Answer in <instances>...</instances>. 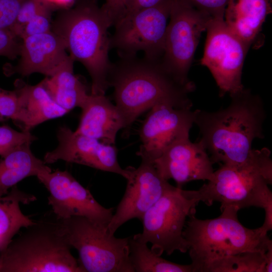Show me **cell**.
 Segmentation results:
<instances>
[{"label":"cell","instance_id":"cb8c5ba5","mask_svg":"<svg viewBox=\"0 0 272 272\" xmlns=\"http://www.w3.org/2000/svg\"><path fill=\"white\" fill-rule=\"evenodd\" d=\"M129 259L134 272H193L191 264L176 263L164 259L149 248L147 243L129 237Z\"/></svg>","mask_w":272,"mask_h":272},{"label":"cell","instance_id":"44dd1931","mask_svg":"<svg viewBox=\"0 0 272 272\" xmlns=\"http://www.w3.org/2000/svg\"><path fill=\"white\" fill-rule=\"evenodd\" d=\"M31 142L24 143L2 157L0 160V195L8 193L24 179L37 176L51 170L43 160L36 157L31 150Z\"/></svg>","mask_w":272,"mask_h":272},{"label":"cell","instance_id":"f546056e","mask_svg":"<svg viewBox=\"0 0 272 272\" xmlns=\"http://www.w3.org/2000/svg\"><path fill=\"white\" fill-rule=\"evenodd\" d=\"M197 10L212 19H224L226 8L230 0H185Z\"/></svg>","mask_w":272,"mask_h":272},{"label":"cell","instance_id":"603a6c76","mask_svg":"<svg viewBox=\"0 0 272 272\" xmlns=\"http://www.w3.org/2000/svg\"><path fill=\"white\" fill-rule=\"evenodd\" d=\"M36 197L14 186L11 191L0 195V251L4 249L20 230L35 221L23 213L20 205L29 204Z\"/></svg>","mask_w":272,"mask_h":272},{"label":"cell","instance_id":"9c48e42d","mask_svg":"<svg viewBox=\"0 0 272 272\" xmlns=\"http://www.w3.org/2000/svg\"><path fill=\"white\" fill-rule=\"evenodd\" d=\"M174 0H162L146 8L124 14L113 25L110 48L121 57L135 56L160 59L164 47L168 21Z\"/></svg>","mask_w":272,"mask_h":272},{"label":"cell","instance_id":"4dcf8cb0","mask_svg":"<svg viewBox=\"0 0 272 272\" xmlns=\"http://www.w3.org/2000/svg\"><path fill=\"white\" fill-rule=\"evenodd\" d=\"M24 1L0 0V29L11 31Z\"/></svg>","mask_w":272,"mask_h":272},{"label":"cell","instance_id":"7a4b0ae2","mask_svg":"<svg viewBox=\"0 0 272 272\" xmlns=\"http://www.w3.org/2000/svg\"><path fill=\"white\" fill-rule=\"evenodd\" d=\"M114 89L115 105L122 115L126 128L142 113L159 104L176 108H191L188 94L193 84L178 81L163 65L160 59L135 56L121 57L112 64L108 76Z\"/></svg>","mask_w":272,"mask_h":272},{"label":"cell","instance_id":"ba28073f","mask_svg":"<svg viewBox=\"0 0 272 272\" xmlns=\"http://www.w3.org/2000/svg\"><path fill=\"white\" fill-rule=\"evenodd\" d=\"M199 202L186 196L182 188L172 185L144 214L143 232L133 237L150 243L151 249L160 256L164 252L168 255L176 250L186 252L188 246L183 231L186 219L195 213Z\"/></svg>","mask_w":272,"mask_h":272},{"label":"cell","instance_id":"1f68e13d","mask_svg":"<svg viewBox=\"0 0 272 272\" xmlns=\"http://www.w3.org/2000/svg\"><path fill=\"white\" fill-rule=\"evenodd\" d=\"M126 0H105L102 8L106 13L112 26L123 15Z\"/></svg>","mask_w":272,"mask_h":272},{"label":"cell","instance_id":"f1b7e54d","mask_svg":"<svg viewBox=\"0 0 272 272\" xmlns=\"http://www.w3.org/2000/svg\"><path fill=\"white\" fill-rule=\"evenodd\" d=\"M20 38L9 30L0 29V56L14 60L19 56Z\"/></svg>","mask_w":272,"mask_h":272},{"label":"cell","instance_id":"30bf717a","mask_svg":"<svg viewBox=\"0 0 272 272\" xmlns=\"http://www.w3.org/2000/svg\"><path fill=\"white\" fill-rule=\"evenodd\" d=\"M212 18L185 0H174L167 26L164 67L184 84H192L187 75L201 33Z\"/></svg>","mask_w":272,"mask_h":272},{"label":"cell","instance_id":"3957f363","mask_svg":"<svg viewBox=\"0 0 272 272\" xmlns=\"http://www.w3.org/2000/svg\"><path fill=\"white\" fill-rule=\"evenodd\" d=\"M112 26L106 13L94 4H83L62 13L52 30L62 39L74 61L82 63L92 81L91 94L105 95L110 87L108 76L112 66L109 58Z\"/></svg>","mask_w":272,"mask_h":272},{"label":"cell","instance_id":"8992f818","mask_svg":"<svg viewBox=\"0 0 272 272\" xmlns=\"http://www.w3.org/2000/svg\"><path fill=\"white\" fill-rule=\"evenodd\" d=\"M71 248L55 216L34 222L0 251V272H85Z\"/></svg>","mask_w":272,"mask_h":272},{"label":"cell","instance_id":"ffe728a7","mask_svg":"<svg viewBox=\"0 0 272 272\" xmlns=\"http://www.w3.org/2000/svg\"><path fill=\"white\" fill-rule=\"evenodd\" d=\"M271 13L269 0H230L224 20L231 31L249 48Z\"/></svg>","mask_w":272,"mask_h":272},{"label":"cell","instance_id":"d6a6232c","mask_svg":"<svg viewBox=\"0 0 272 272\" xmlns=\"http://www.w3.org/2000/svg\"><path fill=\"white\" fill-rule=\"evenodd\" d=\"M162 0H126L125 11L123 15L126 13L134 12L142 9L153 6L158 4Z\"/></svg>","mask_w":272,"mask_h":272},{"label":"cell","instance_id":"2e32d148","mask_svg":"<svg viewBox=\"0 0 272 272\" xmlns=\"http://www.w3.org/2000/svg\"><path fill=\"white\" fill-rule=\"evenodd\" d=\"M154 164L163 179H173L179 188L193 180H210L214 172L204 146L199 142H191L189 139L171 145Z\"/></svg>","mask_w":272,"mask_h":272},{"label":"cell","instance_id":"e0dca14e","mask_svg":"<svg viewBox=\"0 0 272 272\" xmlns=\"http://www.w3.org/2000/svg\"><path fill=\"white\" fill-rule=\"evenodd\" d=\"M19 56L17 65L5 67L6 75L39 73L50 77L70 58L62 39L52 30L22 39Z\"/></svg>","mask_w":272,"mask_h":272},{"label":"cell","instance_id":"5b68a950","mask_svg":"<svg viewBox=\"0 0 272 272\" xmlns=\"http://www.w3.org/2000/svg\"><path fill=\"white\" fill-rule=\"evenodd\" d=\"M271 152L267 148L253 150L245 163L237 165H222L214 172L212 178L198 190H183L189 198L212 206L221 203L226 207L241 209L256 207L264 210L272 205V193L268 185L272 183Z\"/></svg>","mask_w":272,"mask_h":272},{"label":"cell","instance_id":"4fadbf2b","mask_svg":"<svg viewBox=\"0 0 272 272\" xmlns=\"http://www.w3.org/2000/svg\"><path fill=\"white\" fill-rule=\"evenodd\" d=\"M191 108L159 104L150 109L140 131L142 160L154 163L171 145L189 139L196 114Z\"/></svg>","mask_w":272,"mask_h":272},{"label":"cell","instance_id":"52a82bcc","mask_svg":"<svg viewBox=\"0 0 272 272\" xmlns=\"http://www.w3.org/2000/svg\"><path fill=\"white\" fill-rule=\"evenodd\" d=\"M59 221L66 240L77 250L85 272H134L129 256V237L116 238L109 233L107 227L84 217Z\"/></svg>","mask_w":272,"mask_h":272},{"label":"cell","instance_id":"d4e9b609","mask_svg":"<svg viewBox=\"0 0 272 272\" xmlns=\"http://www.w3.org/2000/svg\"><path fill=\"white\" fill-rule=\"evenodd\" d=\"M249 250L215 260L205 272H265L264 253Z\"/></svg>","mask_w":272,"mask_h":272},{"label":"cell","instance_id":"484cf974","mask_svg":"<svg viewBox=\"0 0 272 272\" xmlns=\"http://www.w3.org/2000/svg\"><path fill=\"white\" fill-rule=\"evenodd\" d=\"M37 139L30 131H19L8 125L0 126V156L3 157L17 147Z\"/></svg>","mask_w":272,"mask_h":272},{"label":"cell","instance_id":"83f0119b","mask_svg":"<svg viewBox=\"0 0 272 272\" xmlns=\"http://www.w3.org/2000/svg\"><path fill=\"white\" fill-rule=\"evenodd\" d=\"M52 9L46 8L32 18L24 26L20 35L22 39L25 37L45 33L52 30L51 14Z\"/></svg>","mask_w":272,"mask_h":272},{"label":"cell","instance_id":"ac0fdd59","mask_svg":"<svg viewBox=\"0 0 272 272\" xmlns=\"http://www.w3.org/2000/svg\"><path fill=\"white\" fill-rule=\"evenodd\" d=\"M82 114L76 133L115 144L118 131L126 128L118 109L105 95L89 94L81 108Z\"/></svg>","mask_w":272,"mask_h":272},{"label":"cell","instance_id":"e575fe53","mask_svg":"<svg viewBox=\"0 0 272 272\" xmlns=\"http://www.w3.org/2000/svg\"><path fill=\"white\" fill-rule=\"evenodd\" d=\"M265 272L272 271V245L270 246L264 253Z\"/></svg>","mask_w":272,"mask_h":272},{"label":"cell","instance_id":"8fae6325","mask_svg":"<svg viewBox=\"0 0 272 272\" xmlns=\"http://www.w3.org/2000/svg\"><path fill=\"white\" fill-rule=\"evenodd\" d=\"M201 64L211 72L220 96L232 95L244 89L242 72L249 48L227 26L224 19H211Z\"/></svg>","mask_w":272,"mask_h":272},{"label":"cell","instance_id":"9a60e30c","mask_svg":"<svg viewBox=\"0 0 272 272\" xmlns=\"http://www.w3.org/2000/svg\"><path fill=\"white\" fill-rule=\"evenodd\" d=\"M56 136L57 146L44 156L46 164L61 160L116 173L126 179L128 178L129 168L123 169L120 166L117 150L113 145L76 133L65 125L59 127Z\"/></svg>","mask_w":272,"mask_h":272},{"label":"cell","instance_id":"836d02e7","mask_svg":"<svg viewBox=\"0 0 272 272\" xmlns=\"http://www.w3.org/2000/svg\"><path fill=\"white\" fill-rule=\"evenodd\" d=\"M53 10L55 8H66L71 5L74 0H44Z\"/></svg>","mask_w":272,"mask_h":272},{"label":"cell","instance_id":"5bb4252c","mask_svg":"<svg viewBox=\"0 0 272 272\" xmlns=\"http://www.w3.org/2000/svg\"><path fill=\"white\" fill-rule=\"evenodd\" d=\"M128 168L125 191L107 227L111 235L131 219L141 220L146 212L172 186L160 176L153 162L142 160L138 168Z\"/></svg>","mask_w":272,"mask_h":272},{"label":"cell","instance_id":"d6986e66","mask_svg":"<svg viewBox=\"0 0 272 272\" xmlns=\"http://www.w3.org/2000/svg\"><path fill=\"white\" fill-rule=\"evenodd\" d=\"M15 86L18 96L17 122L22 125L23 131H30L46 121L69 112L52 99L42 81L36 85H30L18 81Z\"/></svg>","mask_w":272,"mask_h":272},{"label":"cell","instance_id":"277c9868","mask_svg":"<svg viewBox=\"0 0 272 272\" xmlns=\"http://www.w3.org/2000/svg\"><path fill=\"white\" fill-rule=\"evenodd\" d=\"M239 210L223 209L215 219L201 220L191 214L183 231L186 240L193 272H205L212 261L249 250L266 252L272 245L267 234L259 228L244 227L238 219Z\"/></svg>","mask_w":272,"mask_h":272},{"label":"cell","instance_id":"7402d4cb","mask_svg":"<svg viewBox=\"0 0 272 272\" xmlns=\"http://www.w3.org/2000/svg\"><path fill=\"white\" fill-rule=\"evenodd\" d=\"M70 58L50 77L42 82L52 99L70 112L81 108L89 94L85 85L74 73V62Z\"/></svg>","mask_w":272,"mask_h":272},{"label":"cell","instance_id":"6da1fadb","mask_svg":"<svg viewBox=\"0 0 272 272\" xmlns=\"http://www.w3.org/2000/svg\"><path fill=\"white\" fill-rule=\"evenodd\" d=\"M230 97L225 108L215 112L196 109L194 123L199 129V142L213 164L245 163L252 154L254 140L264 137L266 113L261 98L244 89Z\"/></svg>","mask_w":272,"mask_h":272},{"label":"cell","instance_id":"4316f807","mask_svg":"<svg viewBox=\"0 0 272 272\" xmlns=\"http://www.w3.org/2000/svg\"><path fill=\"white\" fill-rule=\"evenodd\" d=\"M48 7L50 8L44 0H24L19 8L11 31L19 38L26 24L39 12Z\"/></svg>","mask_w":272,"mask_h":272},{"label":"cell","instance_id":"7c38bea8","mask_svg":"<svg viewBox=\"0 0 272 272\" xmlns=\"http://www.w3.org/2000/svg\"><path fill=\"white\" fill-rule=\"evenodd\" d=\"M37 177L49 192L48 204L57 219L82 216L108 227L113 215V209L99 204L69 171L51 170Z\"/></svg>","mask_w":272,"mask_h":272}]
</instances>
